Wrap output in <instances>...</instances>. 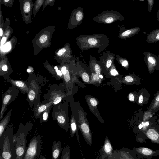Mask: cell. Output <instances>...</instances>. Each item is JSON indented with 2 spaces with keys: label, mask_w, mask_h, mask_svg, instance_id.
<instances>
[{
  "label": "cell",
  "mask_w": 159,
  "mask_h": 159,
  "mask_svg": "<svg viewBox=\"0 0 159 159\" xmlns=\"http://www.w3.org/2000/svg\"><path fill=\"white\" fill-rule=\"evenodd\" d=\"M61 72L63 75H64L66 73L67 70H66V67L65 66H63L61 69Z\"/></svg>",
  "instance_id": "cell-43"
},
{
  "label": "cell",
  "mask_w": 159,
  "mask_h": 159,
  "mask_svg": "<svg viewBox=\"0 0 159 159\" xmlns=\"http://www.w3.org/2000/svg\"><path fill=\"white\" fill-rule=\"evenodd\" d=\"M82 77L83 81L85 82H88L89 81V76L86 72H84L82 74Z\"/></svg>",
  "instance_id": "cell-32"
},
{
  "label": "cell",
  "mask_w": 159,
  "mask_h": 159,
  "mask_svg": "<svg viewBox=\"0 0 159 159\" xmlns=\"http://www.w3.org/2000/svg\"><path fill=\"white\" fill-rule=\"evenodd\" d=\"M75 103L78 112L77 125L87 143L91 146L93 142V136L87 118L86 112L79 102Z\"/></svg>",
  "instance_id": "cell-4"
},
{
  "label": "cell",
  "mask_w": 159,
  "mask_h": 159,
  "mask_svg": "<svg viewBox=\"0 0 159 159\" xmlns=\"http://www.w3.org/2000/svg\"><path fill=\"white\" fill-rule=\"evenodd\" d=\"M159 110V90L154 95L153 99L152 101L148 108L146 111L153 115Z\"/></svg>",
  "instance_id": "cell-21"
},
{
  "label": "cell",
  "mask_w": 159,
  "mask_h": 159,
  "mask_svg": "<svg viewBox=\"0 0 159 159\" xmlns=\"http://www.w3.org/2000/svg\"><path fill=\"white\" fill-rule=\"evenodd\" d=\"M138 92L139 98L137 104L142 106L144 105L147 104L149 100L150 93L145 87L141 89Z\"/></svg>",
  "instance_id": "cell-19"
},
{
  "label": "cell",
  "mask_w": 159,
  "mask_h": 159,
  "mask_svg": "<svg viewBox=\"0 0 159 159\" xmlns=\"http://www.w3.org/2000/svg\"><path fill=\"white\" fill-rule=\"evenodd\" d=\"M156 123L153 124L152 126H154L158 131H159V124H157Z\"/></svg>",
  "instance_id": "cell-44"
},
{
  "label": "cell",
  "mask_w": 159,
  "mask_h": 159,
  "mask_svg": "<svg viewBox=\"0 0 159 159\" xmlns=\"http://www.w3.org/2000/svg\"><path fill=\"white\" fill-rule=\"evenodd\" d=\"M157 122L159 123V119L157 120Z\"/></svg>",
  "instance_id": "cell-53"
},
{
  "label": "cell",
  "mask_w": 159,
  "mask_h": 159,
  "mask_svg": "<svg viewBox=\"0 0 159 159\" xmlns=\"http://www.w3.org/2000/svg\"><path fill=\"white\" fill-rule=\"evenodd\" d=\"M3 34V30L1 28H0V36L2 37V36Z\"/></svg>",
  "instance_id": "cell-48"
},
{
  "label": "cell",
  "mask_w": 159,
  "mask_h": 159,
  "mask_svg": "<svg viewBox=\"0 0 159 159\" xmlns=\"http://www.w3.org/2000/svg\"><path fill=\"white\" fill-rule=\"evenodd\" d=\"M44 33L42 34L39 38L40 42L41 43H45L48 37L47 35Z\"/></svg>",
  "instance_id": "cell-34"
},
{
  "label": "cell",
  "mask_w": 159,
  "mask_h": 159,
  "mask_svg": "<svg viewBox=\"0 0 159 159\" xmlns=\"http://www.w3.org/2000/svg\"><path fill=\"white\" fill-rule=\"evenodd\" d=\"M14 0H2L0 4V8H1L2 4L6 7H12L14 4Z\"/></svg>",
  "instance_id": "cell-30"
},
{
  "label": "cell",
  "mask_w": 159,
  "mask_h": 159,
  "mask_svg": "<svg viewBox=\"0 0 159 159\" xmlns=\"http://www.w3.org/2000/svg\"><path fill=\"white\" fill-rule=\"evenodd\" d=\"M142 79L136 75L134 73L129 74L125 76L123 82L127 85H139L141 84Z\"/></svg>",
  "instance_id": "cell-20"
},
{
  "label": "cell",
  "mask_w": 159,
  "mask_h": 159,
  "mask_svg": "<svg viewBox=\"0 0 159 159\" xmlns=\"http://www.w3.org/2000/svg\"><path fill=\"white\" fill-rule=\"evenodd\" d=\"M27 71L28 72H30L31 70L30 69H28L27 70Z\"/></svg>",
  "instance_id": "cell-52"
},
{
  "label": "cell",
  "mask_w": 159,
  "mask_h": 159,
  "mask_svg": "<svg viewBox=\"0 0 159 159\" xmlns=\"http://www.w3.org/2000/svg\"></svg>",
  "instance_id": "cell-57"
},
{
  "label": "cell",
  "mask_w": 159,
  "mask_h": 159,
  "mask_svg": "<svg viewBox=\"0 0 159 159\" xmlns=\"http://www.w3.org/2000/svg\"><path fill=\"white\" fill-rule=\"evenodd\" d=\"M56 0H45V1L43 5V7L42 11H43L48 5H50L53 7L54 4Z\"/></svg>",
  "instance_id": "cell-31"
},
{
  "label": "cell",
  "mask_w": 159,
  "mask_h": 159,
  "mask_svg": "<svg viewBox=\"0 0 159 159\" xmlns=\"http://www.w3.org/2000/svg\"><path fill=\"white\" fill-rule=\"evenodd\" d=\"M2 0H0V4L1 3Z\"/></svg>",
  "instance_id": "cell-54"
},
{
  "label": "cell",
  "mask_w": 159,
  "mask_h": 159,
  "mask_svg": "<svg viewBox=\"0 0 159 159\" xmlns=\"http://www.w3.org/2000/svg\"><path fill=\"white\" fill-rule=\"evenodd\" d=\"M70 148L68 145L64 148L62 152L61 159H69L70 154Z\"/></svg>",
  "instance_id": "cell-29"
},
{
  "label": "cell",
  "mask_w": 159,
  "mask_h": 159,
  "mask_svg": "<svg viewBox=\"0 0 159 159\" xmlns=\"http://www.w3.org/2000/svg\"><path fill=\"white\" fill-rule=\"evenodd\" d=\"M11 48V45L9 43H6L4 45L3 47V51L4 52H6L9 50Z\"/></svg>",
  "instance_id": "cell-37"
},
{
  "label": "cell",
  "mask_w": 159,
  "mask_h": 159,
  "mask_svg": "<svg viewBox=\"0 0 159 159\" xmlns=\"http://www.w3.org/2000/svg\"><path fill=\"white\" fill-rule=\"evenodd\" d=\"M12 109L10 110L5 117L0 120V137L2 136L3 133L7 129L10 120Z\"/></svg>",
  "instance_id": "cell-23"
},
{
  "label": "cell",
  "mask_w": 159,
  "mask_h": 159,
  "mask_svg": "<svg viewBox=\"0 0 159 159\" xmlns=\"http://www.w3.org/2000/svg\"><path fill=\"white\" fill-rule=\"evenodd\" d=\"M52 105H53L52 102H48L44 100L41 103L34 106L33 111L34 117L38 118L42 113Z\"/></svg>",
  "instance_id": "cell-18"
},
{
  "label": "cell",
  "mask_w": 159,
  "mask_h": 159,
  "mask_svg": "<svg viewBox=\"0 0 159 159\" xmlns=\"http://www.w3.org/2000/svg\"><path fill=\"white\" fill-rule=\"evenodd\" d=\"M97 74H93L92 76V80L95 81H98L100 80V77Z\"/></svg>",
  "instance_id": "cell-38"
},
{
  "label": "cell",
  "mask_w": 159,
  "mask_h": 159,
  "mask_svg": "<svg viewBox=\"0 0 159 159\" xmlns=\"http://www.w3.org/2000/svg\"><path fill=\"white\" fill-rule=\"evenodd\" d=\"M85 100L91 112L94 115L101 123L104 121L99 113L97 106L99 104V101L95 97L89 95L85 96Z\"/></svg>",
  "instance_id": "cell-11"
},
{
  "label": "cell",
  "mask_w": 159,
  "mask_h": 159,
  "mask_svg": "<svg viewBox=\"0 0 159 159\" xmlns=\"http://www.w3.org/2000/svg\"><path fill=\"white\" fill-rule=\"evenodd\" d=\"M66 97L69 100L71 112V117L69 125L70 134L72 138L74 137L75 134H76L77 140L80 147L81 148L78 133L79 129L77 125L78 112L75 101L72 95H68Z\"/></svg>",
  "instance_id": "cell-5"
},
{
  "label": "cell",
  "mask_w": 159,
  "mask_h": 159,
  "mask_svg": "<svg viewBox=\"0 0 159 159\" xmlns=\"http://www.w3.org/2000/svg\"><path fill=\"white\" fill-rule=\"evenodd\" d=\"M22 19L26 24L31 22L34 6L32 0H18Z\"/></svg>",
  "instance_id": "cell-8"
},
{
  "label": "cell",
  "mask_w": 159,
  "mask_h": 159,
  "mask_svg": "<svg viewBox=\"0 0 159 159\" xmlns=\"http://www.w3.org/2000/svg\"><path fill=\"white\" fill-rule=\"evenodd\" d=\"M120 61L121 64L123 66L127 68H128L129 66V64L128 61L126 59H122Z\"/></svg>",
  "instance_id": "cell-33"
},
{
  "label": "cell",
  "mask_w": 159,
  "mask_h": 159,
  "mask_svg": "<svg viewBox=\"0 0 159 159\" xmlns=\"http://www.w3.org/2000/svg\"><path fill=\"white\" fill-rule=\"evenodd\" d=\"M148 2L149 12H150L152 9L154 3V0H148Z\"/></svg>",
  "instance_id": "cell-36"
},
{
  "label": "cell",
  "mask_w": 159,
  "mask_h": 159,
  "mask_svg": "<svg viewBox=\"0 0 159 159\" xmlns=\"http://www.w3.org/2000/svg\"><path fill=\"white\" fill-rule=\"evenodd\" d=\"M12 124L8 125L0 137V159H16Z\"/></svg>",
  "instance_id": "cell-1"
},
{
  "label": "cell",
  "mask_w": 159,
  "mask_h": 159,
  "mask_svg": "<svg viewBox=\"0 0 159 159\" xmlns=\"http://www.w3.org/2000/svg\"><path fill=\"white\" fill-rule=\"evenodd\" d=\"M66 50L65 48H63L61 49L57 52V55L58 56H61L65 52Z\"/></svg>",
  "instance_id": "cell-42"
},
{
  "label": "cell",
  "mask_w": 159,
  "mask_h": 159,
  "mask_svg": "<svg viewBox=\"0 0 159 159\" xmlns=\"http://www.w3.org/2000/svg\"><path fill=\"white\" fill-rule=\"evenodd\" d=\"M137 159L140 158L135 155L131 149L123 148L113 151L110 159Z\"/></svg>",
  "instance_id": "cell-13"
},
{
  "label": "cell",
  "mask_w": 159,
  "mask_h": 159,
  "mask_svg": "<svg viewBox=\"0 0 159 159\" xmlns=\"http://www.w3.org/2000/svg\"><path fill=\"white\" fill-rule=\"evenodd\" d=\"M158 15H159V12H158Z\"/></svg>",
  "instance_id": "cell-55"
},
{
  "label": "cell",
  "mask_w": 159,
  "mask_h": 159,
  "mask_svg": "<svg viewBox=\"0 0 159 159\" xmlns=\"http://www.w3.org/2000/svg\"><path fill=\"white\" fill-rule=\"evenodd\" d=\"M142 138L143 142L146 143L145 139H147L153 143L159 144V131L154 126H150L143 133Z\"/></svg>",
  "instance_id": "cell-14"
},
{
  "label": "cell",
  "mask_w": 159,
  "mask_h": 159,
  "mask_svg": "<svg viewBox=\"0 0 159 159\" xmlns=\"http://www.w3.org/2000/svg\"><path fill=\"white\" fill-rule=\"evenodd\" d=\"M131 150L140 158L150 159L159 155V149L154 150L146 147H140L134 148Z\"/></svg>",
  "instance_id": "cell-12"
},
{
  "label": "cell",
  "mask_w": 159,
  "mask_h": 159,
  "mask_svg": "<svg viewBox=\"0 0 159 159\" xmlns=\"http://www.w3.org/2000/svg\"><path fill=\"white\" fill-rule=\"evenodd\" d=\"M84 16V9L81 7L74 9L69 17L68 28L72 30L80 25L82 22Z\"/></svg>",
  "instance_id": "cell-10"
},
{
  "label": "cell",
  "mask_w": 159,
  "mask_h": 159,
  "mask_svg": "<svg viewBox=\"0 0 159 159\" xmlns=\"http://www.w3.org/2000/svg\"><path fill=\"white\" fill-rule=\"evenodd\" d=\"M56 71L57 73V74L58 75L60 76H61L62 75V73L60 70H56Z\"/></svg>",
  "instance_id": "cell-45"
},
{
  "label": "cell",
  "mask_w": 159,
  "mask_h": 159,
  "mask_svg": "<svg viewBox=\"0 0 159 159\" xmlns=\"http://www.w3.org/2000/svg\"><path fill=\"white\" fill-rule=\"evenodd\" d=\"M53 105H52L45 110L39 117L38 118L39 119V122L41 124L44 122H47L48 121L50 111Z\"/></svg>",
  "instance_id": "cell-26"
},
{
  "label": "cell",
  "mask_w": 159,
  "mask_h": 159,
  "mask_svg": "<svg viewBox=\"0 0 159 159\" xmlns=\"http://www.w3.org/2000/svg\"><path fill=\"white\" fill-rule=\"evenodd\" d=\"M64 75L65 80L67 82L68 81L70 80V76L69 72L68 70H67L66 73Z\"/></svg>",
  "instance_id": "cell-40"
},
{
  "label": "cell",
  "mask_w": 159,
  "mask_h": 159,
  "mask_svg": "<svg viewBox=\"0 0 159 159\" xmlns=\"http://www.w3.org/2000/svg\"><path fill=\"white\" fill-rule=\"evenodd\" d=\"M33 124L30 123H26L24 125L21 122L17 133L14 135L13 141L15 144L16 159H23L26 152L27 141L26 137L31 130Z\"/></svg>",
  "instance_id": "cell-2"
},
{
  "label": "cell",
  "mask_w": 159,
  "mask_h": 159,
  "mask_svg": "<svg viewBox=\"0 0 159 159\" xmlns=\"http://www.w3.org/2000/svg\"><path fill=\"white\" fill-rule=\"evenodd\" d=\"M7 66L6 65L3 66L2 67V70L4 71H7Z\"/></svg>",
  "instance_id": "cell-47"
},
{
  "label": "cell",
  "mask_w": 159,
  "mask_h": 159,
  "mask_svg": "<svg viewBox=\"0 0 159 159\" xmlns=\"http://www.w3.org/2000/svg\"><path fill=\"white\" fill-rule=\"evenodd\" d=\"M158 86H159V84H158Z\"/></svg>",
  "instance_id": "cell-56"
},
{
  "label": "cell",
  "mask_w": 159,
  "mask_h": 159,
  "mask_svg": "<svg viewBox=\"0 0 159 159\" xmlns=\"http://www.w3.org/2000/svg\"><path fill=\"white\" fill-rule=\"evenodd\" d=\"M110 73L113 76L116 75L118 74L117 71L114 68H112L111 70Z\"/></svg>",
  "instance_id": "cell-39"
},
{
  "label": "cell",
  "mask_w": 159,
  "mask_h": 159,
  "mask_svg": "<svg viewBox=\"0 0 159 159\" xmlns=\"http://www.w3.org/2000/svg\"><path fill=\"white\" fill-rule=\"evenodd\" d=\"M112 60L109 59L107 61L106 63V66L107 68H109L111 66L112 63Z\"/></svg>",
  "instance_id": "cell-41"
},
{
  "label": "cell",
  "mask_w": 159,
  "mask_h": 159,
  "mask_svg": "<svg viewBox=\"0 0 159 159\" xmlns=\"http://www.w3.org/2000/svg\"><path fill=\"white\" fill-rule=\"evenodd\" d=\"M143 57L149 73L152 74L159 70V54L156 55L150 52H145Z\"/></svg>",
  "instance_id": "cell-9"
},
{
  "label": "cell",
  "mask_w": 159,
  "mask_h": 159,
  "mask_svg": "<svg viewBox=\"0 0 159 159\" xmlns=\"http://www.w3.org/2000/svg\"><path fill=\"white\" fill-rule=\"evenodd\" d=\"M16 95V93L11 91L7 92L3 95L0 114V120L2 118L7 106L15 100Z\"/></svg>",
  "instance_id": "cell-15"
},
{
  "label": "cell",
  "mask_w": 159,
  "mask_h": 159,
  "mask_svg": "<svg viewBox=\"0 0 159 159\" xmlns=\"http://www.w3.org/2000/svg\"><path fill=\"white\" fill-rule=\"evenodd\" d=\"M45 0H35L33 10V14L35 17L41 7L45 2Z\"/></svg>",
  "instance_id": "cell-27"
},
{
  "label": "cell",
  "mask_w": 159,
  "mask_h": 159,
  "mask_svg": "<svg viewBox=\"0 0 159 159\" xmlns=\"http://www.w3.org/2000/svg\"><path fill=\"white\" fill-rule=\"evenodd\" d=\"M39 159H46V158L43 155H41L39 157Z\"/></svg>",
  "instance_id": "cell-49"
},
{
  "label": "cell",
  "mask_w": 159,
  "mask_h": 159,
  "mask_svg": "<svg viewBox=\"0 0 159 159\" xmlns=\"http://www.w3.org/2000/svg\"><path fill=\"white\" fill-rule=\"evenodd\" d=\"M41 137L35 136L30 140L23 159H39L41 150Z\"/></svg>",
  "instance_id": "cell-7"
},
{
  "label": "cell",
  "mask_w": 159,
  "mask_h": 159,
  "mask_svg": "<svg viewBox=\"0 0 159 159\" xmlns=\"http://www.w3.org/2000/svg\"><path fill=\"white\" fill-rule=\"evenodd\" d=\"M93 20L99 24H110L116 21H123L124 18L119 12L111 9L101 12L94 17Z\"/></svg>",
  "instance_id": "cell-6"
},
{
  "label": "cell",
  "mask_w": 159,
  "mask_h": 159,
  "mask_svg": "<svg viewBox=\"0 0 159 159\" xmlns=\"http://www.w3.org/2000/svg\"><path fill=\"white\" fill-rule=\"evenodd\" d=\"M94 70L96 73L98 75L100 74L101 69L99 65L98 64H96L94 66Z\"/></svg>",
  "instance_id": "cell-35"
},
{
  "label": "cell",
  "mask_w": 159,
  "mask_h": 159,
  "mask_svg": "<svg viewBox=\"0 0 159 159\" xmlns=\"http://www.w3.org/2000/svg\"><path fill=\"white\" fill-rule=\"evenodd\" d=\"M99 76L100 78L102 79L103 78V76L99 74Z\"/></svg>",
  "instance_id": "cell-50"
},
{
  "label": "cell",
  "mask_w": 159,
  "mask_h": 159,
  "mask_svg": "<svg viewBox=\"0 0 159 159\" xmlns=\"http://www.w3.org/2000/svg\"><path fill=\"white\" fill-rule=\"evenodd\" d=\"M61 151V143L60 141H54L51 151V157L53 159H58Z\"/></svg>",
  "instance_id": "cell-24"
},
{
  "label": "cell",
  "mask_w": 159,
  "mask_h": 159,
  "mask_svg": "<svg viewBox=\"0 0 159 159\" xmlns=\"http://www.w3.org/2000/svg\"><path fill=\"white\" fill-rule=\"evenodd\" d=\"M107 37L106 36L100 34H98L91 35L80 36L79 37L86 40V43L89 47H96L98 46L100 43L98 40Z\"/></svg>",
  "instance_id": "cell-16"
},
{
  "label": "cell",
  "mask_w": 159,
  "mask_h": 159,
  "mask_svg": "<svg viewBox=\"0 0 159 159\" xmlns=\"http://www.w3.org/2000/svg\"><path fill=\"white\" fill-rule=\"evenodd\" d=\"M128 98L130 102L137 103L139 98L138 92L134 91L129 93L128 96Z\"/></svg>",
  "instance_id": "cell-28"
},
{
  "label": "cell",
  "mask_w": 159,
  "mask_h": 159,
  "mask_svg": "<svg viewBox=\"0 0 159 159\" xmlns=\"http://www.w3.org/2000/svg\"><path fill=\"white\" fill-rule=\"evenodd\" d=\"M65 100L54 105L52 116L53 120L57 122L58 125L68 132L70 125L68 114L69 102L66 98Z\"/></svg>",
  "instance_id": "cell-3"
},
{
  "label": "cell",
  "mask_w": 159,
  "mask_h": 159,
  "mask_svg": "<svg viewBox=\"0 0 159 159\" xmlns=\"http://www.w3.org/2000/svg\"><path fill=\"white\" fill-rule=\"evenodd\" d=\"M113 151V148L109 139L107 136H106L105 139L104 145L101 151V156L100 158L110 159Z\"/></svg>",
  "instance_id": "cell-17"
},
{
  "label": "cell",
  "mask_w": 159,
  "mask_h": 159,
  "mask_svg": "<svg viewBox=\"0 0 159 159\" xmlns=\"http://www.w3.org/2000/svg\"><path fill=\"white\" fill-rule=\"evenodd\" d=\"M140 30V28L135 27L123 30L119 34V36L122 39L130 38L137 34Z\"/></svg>",
  "instance_id": "cell-22"
},
{
  "label": "cell",
  "mask_w": 159,
  "mask_h": 159,
  "mask_svg": "<svg viewBox=\"0 0 159 159\" xmlns=\"http://www.w3.org/2000/svg\"><path fill=\"white\" fill-rule=\"evenodd\" d=\"M54 69H55L56 70H58V67H57V66H55L54 67Z\"/></svg>",
  "instance_id": "cell-51"
},
{
  "label": "cell",
  "mask_w": 159,
  "mask_h": 159,
  "mask_svg": "<svg viewBox=\"0 0 159 159\" xmlns=\"http://www.w3.org/2000/svg\"><path fill=\"white\" fill-rule=\"evenodd\" d=\"M146 40L148 43H154L159 41V29L152 31L147 36Z\"/></svg>",
  "instance_id": "cell-25"
},
{
  "label": "cell",
  "mask_w": 159,
  "mask_h": 159,
  "mask_svg": "<svg viewBox=\"0 0 159 159\" xmlns=\"http://www.w3.org/2000/svg\"><path fill=\"white\" fill-rule=\"evenodd\" d=\"M6 39V38L5 37H3L1 40V43L2 44H3L5 42Z\"/></svg>",
  "instance_id": "cell-46"
}]
</instances>
